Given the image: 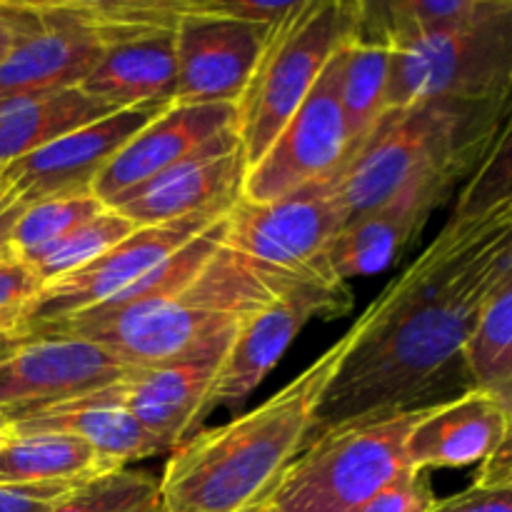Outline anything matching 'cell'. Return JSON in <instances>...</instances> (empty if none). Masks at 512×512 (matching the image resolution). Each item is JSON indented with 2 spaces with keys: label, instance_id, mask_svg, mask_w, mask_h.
<instances>
[{
  "label": "cell",
  "instance_id": "obj_1",
  "mask_svg": "<svg viewBox=\"0 0 512 512\" xmlns=\"http://www.w3.org/2000/svg\"><path fill=\"white\" fill-rule=\"evenodd\" d=\"M512 230L448 223L355 320L330 378L315 435L360 418L433 408L470 390L468 343L500 290Z\"/></svg>",
  "mask_w": 512,
  "mask_h": 512
},
{
  "label": "cell",
  "instance_id": "obj_2",
  "mask_svg": "<svg viewBox=\"0 0 512 512\" xmlns=\"http://www.w3.org/2000/svg\"><path fill=\"white\" fill-rule=\"evenodd\" d=\"M348 345L345 333L258 408L178 445L160 478L163 512H250L268 503L313 440L320 398Z\"/></svg>",
  "mask_w": 512,
  "mask_h": 512
},
{
  "label": "cell",
  "instance_id": "obj_3",
  "mask_svg": "<svg viewBox=\"0 0 512 512\" xmlns=\"http://www.w3.org/2000/svg\"><path fill=\"white\" fill-rule=\"evenodd\" d=\"M225 238V235H223ZM220 243L183 283L128 308L83 313L35 330L28 340L73 335L108 350L128 368H153L200 353L273 303L285 283Z\"/></svg>",
  "mask_w": 512,
  "mask_h": 512
},
{
  "label": "cell",
  "instance_id": "obj_4",
  "mask_svg": "<svg viewBox=\"0 0 512 512\" xmlns=\"http://www.w3.org/2000/svg\"><path fill=\"white\" fill-rule=\"evenodd\" d=\"M512 103H415L380 118L343 160L345 223L408 193L448 200L488 155Z\"/></svg>",
  "mask_w": 512,
  "mask_h": 512
},
{
  "label": "cell",
  "instance_id": "obj_5",
  "mask_svg": "<svg viewBox=\"0 0 512 512\" xmlns=\"http://www.w3.org/2000/svg\"><path fill=\"white\" fill-rule=\"evenodd\" d=\"M388 110L415 103H512V0L390 45Z\"/></svg>",
  "mask_w": 512,
  "mask_h": 512
},
{
  "label": "cell",
  "instance_id": "obj_6",
  "mask_svg": "<svg viewBox=\"0 0 512 512\" xmlns=\"http://www.w3.org/2000/svg\"><path fill=\"white\" fill-rule=\"evenodd\" d=\"M360 3L298 0L273 25L238 110V140L245 170L263 158L340 45L358 35Z\"/></svg>",
  "mask_w": 512,
  "mask_h": 512
},
{
  "label": "cell",
  "instance_id": "obj_7",
  "mask_svg": "<svg viewBox=\"0 0 512 512\" xmlns=\"http://www.w3.org/2000/svg\"><path fill=\"white\" fill-rule=\"evenodd\" d=\"M423 410L360 418L315 435L268 503L283 512H358L413 470L405 443Z\"/></svg>",
  "mask_w": 512,
  "mask_h": 512
},
{
  "label": "cell",
  "instance_id": "obj_8",
  "mask_svg": "<svg viewBox=\"0 0 512 512\" xmlns=\"http://www.w3.org/2000/svg\"><path fill=\"white\" fill-rule=\"evenodd\" d=\"M340 178L343 165L270 203L238 198L223 243L270 278H335L325 255L345 225Z\"/></svg>",
  "mask_w": 512,
  "mask_h": 512
},
{
  "label": "cell",
  "instance_id": "obj_9",
  "mask_svg": "<svg viewBox=\"0 0 512 512\" xmlns=\"http://www.w3.org/2000/svg\"><path fill=\"white\" fill-rule=\"evenodd\" d=\"M230 208L233 205H223L173 223L145 225L85 268L43 285V290L20 315L23 340L45 325L83 315L128 293L148 275H153L183 245L223 220Z\"/></svg>",
  "mask_w": 512,
  "mask_h": 512
},
{
  "label": "cell",
  "instance_id": "obj_10",
  "mask_svg": "<svg viewBox=\"0 0 512 512\" xmlns=\"http://www.w3.org/2000/svg\"><path fill=\"white\" fill-rule=\"evenodd\" d=\"M353 305L348 285L338 278H295L273 303L235 330L205 413L240 408L278 365L295 335L313 318H338Z\"/></svg>",
  "mask_w": 512,
  "mask_h": 512
},
{
  "label": "cell",
  "instance_id": "obj_11",
  "mask_svg": "<svg viewBox=\"0 0 512 512\" xmlns=\"http://www.w3.org/2000/svg\"><path fill=\"white\" fill-rule=\"evenodd\" d=\"M345 43L328 60L308 98L280 130L263 158L245 170L240 185L243 200L270 203L343 165L348 155V130L340 103Z\"/></svg>",
  "mask_w": 512,
  "mask_h": 512
},
{
  "label": "cell",
  "instance_id": "obj_12",
  "mask_svg": "<svg viewBox=\"0 0 512 512\" xmlns=\"http://www.w3.org/2000/svg\"><path fill=\"white\" fill-rule=\"evenodd\" d=\"M103 50L85 3H25L15 48L0 60V113L80 88Z\"/></svg>",
  "mask_w": 512,
  "mask_h": 512
},
{
  "label": "cell",
  "instance_id": "obj_13",
  "mask_svg": "<svg viewBox=\"0 0 512 512\" xmlns=\"http://www.w3.org/2000/svg\"><path fill=\"white\" fill-rule=\"evenodd\" d=\"M228 150H240L235 105L170 103L115 153L95 178L93 193L105 208H118L128 195L175 165Z\"/></svg>",
  "mask_w": 512,
  "mask_h": 512
},
{
  "label": "cell",
  "instance_id": "obj_14",
  "mask_svg": "<svg viewBox=\"0 0 512 512\" xmlns=\"http://www.w3.org/2000/svg\"><path fill=\"white\" fill-rule=\"evenodd\" d=\"M125 363L73 335L25 340L0 360V420L15 425L118 383Z\"/></svg>",
  "mask_w": 512,
  "mask_h": 512
},
{
  "label": "cell",
  "instance_id": "obj_15",
  "mask_svg": "<svg viewBox=\"0 0 512 512\" xmlns=\"http://www.w3.org/2000/svg\"><path fill=\"white\" fill-rule=\"evenodd\" d=\"M273 25L205 13L200 0L175 25L178 88L173 103L238 105L263 55Z\"/></svg>",
  "mask_w": 512,
  "mask_h": 512
},
{
  "label": "cell",
  "instance_id": "obj_16",
  "mask_svg": "<svg viewBox=\"0 0 512 512\" xmlns=\"http://www.w3.org/2000/svg\"><path fill=\"white\" fill-rule=\"evenodd\" d=\"M235 333L223 335L200 353L153 368H133L118 383L98 390V398L120 405L140 420L145 430L173 453L208 418L210 390L220 373Z\"/></svg>",
  "mask_w": 512,
  "mask_h": 512
},
{
  "label": "cell",
  "instance_id": "obj_17",
  "mask_svg": "<svg viewBox=\"0 0 512 512\" xmlns=\"http://www.w3.org/2000/svg\"><path fill=\"white\" fill-rule=\"evenodd\" d=\"M165 108L140 105V108L115 110L95 123L70 130L35 153L0 168V185L18 195L25 205L88 193L115 153Z\"/></svg>",
  "mask_w": 512,
  "mask_h": 512
},
{
  "label": "cell",
  "instance_id": "obj_18",
  "mask_svg": "<svg viewBox=\"0 0 512 512\" xmlns=\"http://www.w3.org/2000/svg\"><path fill=\"white\" fill-rule=\"evenodd\" d=\"M512 410L498 395L470 388L425 408L410 428L405 455L413 470H453L483 465L508 433Z\"/></svg>",
  "mask_w": 512,
  "mask_h": 512
},
{
  "label": "cell",
  "instance_id": "obj_19",
  "mask_svg": "<svg viewBox=\"0 0 512 512\" xmlns=\"http://www.w3.org/2000/svg\"><path fill=\"white\" fill-rule=\"evenodd\" d=\"M178 88L175 28L115 35L103 43L100 58L80 83L90 98L113 110L170 105Z\"/></svg>",
  "mask_w": 512,
  "mask_h": 512
},
{
  "label": "cell",
  "instance_id": "obj_20",
  "mask_svg": "<svg viewBox=\"0 0 512 512\" xmlns=\"http://www.w3.org/2000/svg\"><path fill=\"white\" fill-rule=\"evenodd\" d=\"M245 178L243 150L210 153L158 175L118 205L135 225H163L205 210L233 205Z\"/></svg>",
  "mask_w": 512,
  "mask_h": 512
},
{
  "label": "cell",
  "instance_id": "obj_21",
  "mask_svg": "<svg viewBox=\"0 0 512 512\" xmlns=\"http://www.w3.org/2000/svg\"><path fill=\"white\" fill-rule=\"evenodd\" d=\"M440 205L443 200L435 195L408 193L373 213L350 220L330 243L325 255L328 268L343 283L350 278L383 273L423 233L433 210Z\"/></svg>",
  "mask_w": 512,
  "mask_h": 512
},
{
  "label": "cell",
  "instance_id": "obj_22",
  "mask_svg": "<svg viewBox=\"0 0 512 512\" xmlns=\"http://www.w3.org/2000/svg\"><path fill=\"white\" fill-rule=\"evenodd\" d=\"M15 435L28 433H65L75 435L95 450L113 470L128 468L130 463L153 455H163V445L140 425L135 415L120 405L108 403L95 393L73 400L60 408L25 418L13 425Z\"/></svg>",
  "mask_w": 512,
  "mask_h": 512
},
{
  "label": "cell",
  "instance_id": "obj_23",
  "mask_svg": "<svg viewBox=\"0 0 512 512\" xmlns=\"http://www.w3.org/2000/svg\"><path fill=\"white\" fill-rule=\"evenodd\" d=\"M105 473L113 468L65 433L15 435L0 453V485H83Z\"/></svg>",
  "mask_w": 512,
  "mask_h": 512
},
{
  "label": "cell",
  "instance_id": "obj_24",
  "mask_svg": "<svg viewBox=\"0 0 512 512\" xmlns=\"http://www.w3.org/2000/svg\"><path fill=\"white\" fill-rule=\"evenodd\" d=\"M115 113L80 88L30 100L0 113V168L35 153L60 135Z\"/></svg>",
  "mask_w": 512,
  "mask_h": 512
},
{
  "label": "cell",
  "instance_id": "obj_25",
  "mask_svg": "<svg viewBox=\"0 0 512 512\" xmlns=\"http://www.w3.org/2000/svg\"><path fill=\"white\" fill-rule=\"evenodd\" d=\"M388 43L373 38H353L343 48V73H340V103H343L345 130H348V155L368 140L375 125L388 113L390 88Z\"/></svg>",
  "mask_w": 512,
  "mask_h": 512
},
{
  "label": "cell",
  "instance_id": "obj_26",
  "mask_svg": "<svg viewBox=\"0 0 512 512\" xmlns=\"http://www.w3.org/2000/svg\"><path fill=\"white\" fill-rule=\"evenodd\" d=\"M453 223L512 230V108L493 145L455 200Z\"/></svg>",
  "mask_w": 512,
  "mask_h": 512
},
{
  "label": "cell",
  "instance_id": "obj_27",
  "mask_svg": "<svg viewBox=\"0 0 512 512\" xmlns=\"http://www.w3.org/2000/svg\"><path fill=\"white\" fill-rule=\"evenodd\" d=\"M465 360L470 385L498 395L512 410V283L483 308Z\"/></svg>",
  "mask_w": 512,
  "mask_h": 512
},
{
  "label": "cell",
  "instance_id": "obj_28",
  "mask_svg": "<svg viewBox=\"0 0 512 512\" xmlns=\"http://www.w3.org/2000/svg\"><path fill=\"white\" fill-rule=\"evenodd\" d=\"M138 228L140 225H135L133 220L125 218L120 210L105 208L103 213L85 220L83 225L70 230L65 238H60L58 243H53L50 248H45L43 253L28 258L25 263L35 270L40 283L48 285L53 283V280L65 278V275L75 273V270L85 268V265H90L93 260H98L100 255L108 253V250L115 248L118 243H123V240L128 238V235H133Z\"/></svg>",
  "mask_w": 512,
  "mask_h": 512
},
{
  "label": "cell",
  "instance_id": "obj_29",
  "mask_svg": "<svg viewBox=\"0 0 512 512\" xmlns=\"http://www.w3.org/2000/svg\"><path fill=\"white\" fill-rule=\"evenodd\" d=\"M48 512H163L160 480L145 470H113L73 488Z\"/></svg>",
  "mask_w": 512,
  "mask_h": 512
},
{
  "label": "cell",
  "instance_id": "obj_30",
  "mask_svg": "<svg viewBox=\"0 0 512 512\" xmlns=\"http://www.w3.org/2000/svg\"><path fill=\"white\" fill-rule=\"evenodd\" d=\"M105 205L100 203L98 195L93 190L88 193L63 195V198H48L38 200V203L28 205L20 218L18 228L13 235L15 253L23 260L33 258V255L43 253L53 243L83 225L85 220L95 218L103 213Z\"/></svg>",
  "mask_w": 512,
  "mask_h": 512
},
{
  "label": "cell",
  "instance_id": "obj_31",
  "mask_svg": "<svg viewBox=\"0 0 512 512\" xmlns=\"http://www.w3.org/2000/svg\"><path fill=\"white\" fill-rule=\"evenodd\" d=\"M438 500L440 498L435 495L433 483H430V473L410 470L403 478L380 490L358 512H430Z\"/></svg>",
  "mask_w": 512,
  "mask_h": 512
},
{
  "label": "cell",
  "instance_id": "obj_32",
  "mask_svg": "<svg viewBox=\"0 0 512 512\" xmlns=\"http://www.w3.org/2000/svg\"><path fill=\"white\" fill-rule=\"evenodd\" d=\"M40 290L43 283L20 255L0 263V315H23Z\"/></svg>",
  "mask_w": 512,
  "mask_h": 512
},
{
  "label": "cell",
  "instance_id": "obj_33",
  "mask_svg": "<svg viewBox=\"0 0 512 512\" xmlns=\"http://www.w3.org/2000/svg\"><path fill=\"white\" fill-rule=\"evenodd\" d=\"M295 3H265V0H200V8L205 13L220 15V18L245 20V23L258 25H278Z\"/></svg>",
  "mask_w": 512,
  "mask_h": 512
},
{
  "label": "cell",
  "instance_id": "obj_34",
  "mask_svg": "<svg viewBox=\"0 0 512 512\" xmlns=\"http://www.w3.org/2000/svg\"><path fill=\"white\" fill-rule=\"evenodd\" d=\"M78 485H0V512H48Z\"/></svg>",
  "mask_w": 512,
  "mask_h": 512
},
{
  "label": "cell",
  "instance_id": "obj_35",
  "mask_svg": "<svg viewBox=\"0 0 512 512\" xmlns=\"http://www.w3.org/2000/svg\"><path fill=\"white\" fill-rule=\"evenodd\" d=\"M430 512H512V490L470 485L463 493L438 500Z\"/></svg>",
  "mask_w": 512,
  "mask_h": 512
},
{
  "label": "cell",
  "instance_id": "obj_36",
  "mask_svg": "<svg viewBox=\"0 0 512 512\" xmlns=\"http://www.w3.org/2000/svg\"><path fill=\"white\" fill-rule=\"evenodd\" d=\"M473 485H480V488L512 490V415H510V425L503 443H500L498 450H495V453L480 465L478 473H475Z\"/></svg>",
  "mask_w": 512,
  "mask_h": 512
},
{
  "label": "cell",
  "instance_id": "obj_37",
  "mask_svg": "<svg viewBox=\"0 0 512 512\" xmlns=\"http://www.w3.org/2000/svg\"><path fill=\"white\" fill-rule=\"evenodd\" d=\"M25 23V3H0V60L15 48Z\"/></svg>",
  "mask_w": 512,
  "mask_h": 512
},
{
  "label": "cell",
  "instance_id": "obj_38",
  "mask_svg": "<svg viewBox=\"0 0 512 512\" xmlns=\"http://www.w3.org/2000/svg\"><path fill=\"white\" fill-rule=\"evenodd\" d=\"M25 208H28V205H25L18 195H13L10 190H5L3 185H0V248L13 245L15 228H18Z\"/></svg>",
  "mask_w": 512,
  "mask_h": 512
},
{
  "label": "cell",
  "instance_id": "obj_39",
  "mask_svg": "<svg viewBox=\"0 0 512 512\" xmlns=\"http://www.w3.org/2000/svg\"><path fill=\"white\" fill-rule=\"evenodd\" d=\"M20 335V315H0V360L8 358L18 345H23Z\"/></svg>",
  "mask_w": 512,
  "mask_h": 512
},
{
  "label": "cell",
  "instance_id": "obj_40",
  "mask_svg": "<svg viewBox=\"0 0 512 512\" xmlns=\"http://www.w3.org/2000/svg\"><path fill=\"white\" fill-rule=\"evenodd\" d=\"M512 283V233L505 243L503 253H500V288Z\"/></svg>",
  "mask_w": 512,
  "mask_h": 512
},
{
  "label": "cell",
  "instance_id": "obj_41",
  "mask_svg": "<svg viewBox=\"0 0 512 512\" xmlns=\"http://www.w3.org/2000/svg\"><path fill=\"white\" fill-rule=\"evenodd\" d=\"M15 438V430H13V425L10 423H5V420H0V453H3L5 450V445L10 443V440Z\"/></svg>",
  "mask_w": 512,
  "mask_h": 512
},
{
  "label": "cell",
  "instance_id": "obj_42",
  "mask_svg": "<svg viewBox=\"0 0 512 512\" xmlns=\"http://www.w3.org/2000/svg\"><path fill=\"white\" fill-rule=\"evenodd\" d=\"M18 258V253H15L13 245H8V248H0V263H5V260H13Z\"/></svg>",
  "mask_w": 512,
  "mask_h": 512
},
{
  "label": "cell",
  "instance_id": "obj_43",
  "mask_svg": "<svg viewBox=\"0 0 512 512\" xmlns=\"http://www.w3.org/2000/svg\"><path fill=\"white\" fill-rule=\"evenodd\" d=\"M250 512H283V510H278V508H275V505L265 503V505H260V508H255V510H250Z\"/></svg>",
  "mask_w": 512,
  "mask_h": 512
}]
</instances>
